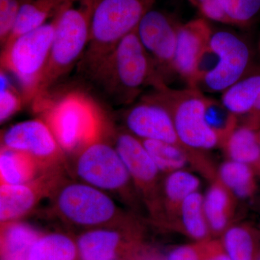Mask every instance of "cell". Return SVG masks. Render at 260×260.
<instances>
[{"label":"cell","instance_id":"cell-1","mask_svg":"<svg viewBox=\"0 0 260 260\" xmlns=\"http://www.w3.org/2000/svg\"><path fill=\"white\" fill-rule=\"evenodd\" d=\"M103 95L117 104H132L145 86H161L151 59L140 42L136 29L88 72Z\"/></svg>","mask_w":260,"mask_h":260},{"label":"cell","instance_id":"cell-2","mask_svg":"<svg viewBox=\"0 0 260 260\" xmlns=\"http://www.w3.org/2000/svg\"><path fill=\"white\" fill-rule=\"evenodd\" d=\"M95 0H70L59 10L49 60L35 99L41 100L79 64L88 47Z\"/></svg>","mask_w":260,"mask_h":260},{"label":"cell","instance_id":"cell-3","mask_svg":"<svg viewBox=\"0 0 260 260\" xmlns=\"http://www.w3.org/2000/svg\"><path fill=\"white\" fill-rule=\"evenodd\" d=\"M155 0H95L90 39L79 63L87 73L138 27Z\"/></svg>","mask_w":260,"mask_h":260},{"label":"cell","instance_id":"cell-4","mask_svg":"<svg viewBox=\"0 0 260 260\" xmlns=\"http://www.w3.org/2000/svg\"><path fill=\"white\" fill-rule=\"evenodd\" d=\"M250 62V49L240 37L227 30L213 32L189 88L223 93L249 73Z\"/></svg>","mask_w":260,"mask_h":260},{"label":"cell","instance_id":"cell-5","mask_svg":"<svg viewBox=\"0 0 260 260\" xmlns=\"http://www.w3.org/2000/svg\"><path fill=\"white\" fill-rule=\"evenodd\" d=\"M59 12L44 25L12 39L3 47L2 69L14 75L25 99L29 100L36 97L47 68Z\"/></svg>","mask_w":260,"mask_h":260},{"label":"cell","instance_id":"cell-6","mask_svg":"<svg viewBox=\"0 0 260 260\" xmlns=\"http://www.w3.org/2000/svg\"><path fill=\"white\" fill-rule=\"evenodd\" d=\"M44 121L66 153L80 152L100 138V117L83 94L69 93L48 106Z\"/></svg>","mask_w":260,"mask_h":260},{"label":"cell","instance_id":"cell-7","mask_svg":"<svg viewBox=\"0 0 260 260\" xmlns=\"http://www.w3.org/2000/svg\"><path fill=\"white\" fill-rule=\"evenodd\" d=\"M54 208L61 218L78 226L104 228L132 221L105 191L84 182L56 188Z\"/></svg>","mask_w":260,"mask_h":260},{"label":"cell","instance_id":"cell-8","mask_svg":"<svg viewBox=\"0 0 260 260\" xmlns=\"http://www.w3.org/2000/svg\"><path fill=\"white\" fill-rule=\"evenodd\" d=\"M167 104L181 145L203 153L220 145V138L205 119L206 96L193 88L173 90L167 85L156 88Z\"/></svg>","mask_w":260,"mask_h":260},{"label":"cell","instance_id":"cell-9","mask_svg":"<svg viewBox=\"0 0 260 260\" xmlns=\"http://www.w3.org/2000/svg\"><path fill=\"white\" fill-rule=\"evenodd\" d=\"M84 183L105 192L132 193L133 180L114 145L100 139L80 150L75 167Z\"/></svg>","mask_w":260,"mask_h":260},{"label":"cell","instance_id":"cell-10","mask_svg":"<svg viewBox=\"0 0 260 260\" xmlns=\"http://www.w3.org/2000/svg\"><path fill=\"white\" fill-rule=\"evenodd\" d=\"M2 146L22 152L44 169L56 167L64 159V150L45 121L29 119L16 123L2 135Z\"/></svg>","mask_w":260,"mask_h":260},{"label":"cell","instance_id":"cell-11","mask_svg":"<svg viewBox=\"0 0 260 260\" xmlns=\"http://www.w3.org/2000/svg\"><path fill=\"white\" fill-rule=\"evenodd\" d=\"M125 166L137 190L139 191L150 210L157 214L160 206V172L141 140L127 131L116 136L113 145Z\"/></svg>","mask_w":260,"mask_h":260},{"label":"cell","instance_id":"cell-12","mask_svg":"<svg viewBox=\"0 0 260 260\" xmlns=\"http://www.w3.org/2000/svg\"><path fill=\"white\" fill-rule=\"evenodd\" d=\"M179 25L170 17L156 10L144 15L136 28L142 45L151 59L160 83L174 72V59Z\"/></svg>","mask_w":260,"mask_h":260},{"label":"cell","instance_id":"cell-13","mask_svg":"<svg viewBox=\"0 0 260 260\" xmlns=\"http://www.w3.org/2000/svg\"><path fill=\"white\" fill-rule=\"evenodd\" d=\"M126 131L141 140H158L181 145L167 104L155 91L143 97L126 113Z\"/></svg>","mask_w":260,"mask_h":260},{"label":"cell","instance_id":"cell-14","mask_svg":"<svg viewBox=\"0 0 260 260\" xmlns=\"http://www.w3.org/2000/svg\"><path fill=\"white\" fill-rule=\"evenodd\" d=\"M60 184L55 172L49 171L26 184L0 186V221L1 224L17 221L26 215Z\"/></svg>","mask_w":260,"mask_h":260},{"label":"cell","instance_id":"cell-15","mask_svg":"<svg viewBox=\"0 0 260 260\" xmlns=\"http://www.w3.org/2000/svg\"><path fill=\"white\" fill-rule=\"evenodd\" d=\"M213 30L204 18L190 20L179 25L174 59V72L186 81L192 83L197 67L211 37Z\"/></svg>","mask_w":260,"mask_h":260},{"label":"cell","instance_id":"cell-16","mask_svg":"<svg viewBox=\"0 0 260 260\" xmlns=\"http://www.w3.org/2000/svg\"><path fill=\"white\" fill-rule=\"evenodd\" d=\"M220 102L238 119L260 129V71L244 75L222 93Z\"/></svg>","mask_w":260,"mask_h":260},{"label":"cell","instance_id":"cell-17","mask_svg":"<svg viewBox=\"0 0 260 260\" xmlns=\"http://www.w3.org/2000/svg\"><path fill=\"white\" fill-rule=\"evenodd\" d=\"M221 146L229 160L249 166L260 176L259 129L246 123L238 124Z\"/></svg>","mask_w":260,"mask_h":260},{"label":"cell","instance_id":"cell-18","mask_svg":"<svg viewBox=\"0 0 260 260\" xmlns=\"http://www.w3.org/2000/svg\"><path fill=\"white\" fill-rule=\"evenodd\" d=\"M121 243L120 231L112 227L96 228L83 233L78 239V255L82 260L114 259Z\"/></svg>","mask_w":260,"mask_h":260},{"label":"cell","instance_id":"cell-19","mask_svg":"<svg viewBox=\"0 0 260 260\" xmlns=\"http://www.w3.org/2000/svg\"><path fill=\"white\" fill-rule=\"evenodd\" d=\"M160 173H170L186 169L189 164L203 162L202 154L186 148L184 145L158 141L142 140Z\"/></svg>","mask_w":260,"mask_h":260},{"label":"cell","instance_id":"cell-20","mask_svg":"<svg viewBox=\"0 0 260 260\" xmlns=\"http://www.w3.org/2000/svg\"><path fill=\"white\" fill-rule=\"evenodd\" d=\"M205 18L218 23L246 25L260 11V0H210L199 9Z\"/></svg>","mask_w":260,"mask_h":260},{"label":"cell","instance_id":"cell-21","mask_svg":"<svg viewBox=\"0 0 260 260\" xmlns=\"http://www.w3.org/2000/svg\"><path fill=\"white\" fill-rule=\"evenodd\" d=\"M235 198L218 180L214 181L204 195L203 205L210 232L224 233L231 226L235 211Z\"/></svg>","mask_w":260,"mask_h":260},{"label":"cell","instance_id":"cell-22","mask_svg":"<svg viewBox=\"0 0 260 260\" xmlns=\"http://www.w3.org/2000/svg\"><path fill=\"white\" fill-rule=\"evenodd\" d=\"M200 185V178L186 169L167 174L160 191L164 198L161 203H164L171 221L176 218L179 221L181 203L189 195L199 191Z\"/></svg>","mask_w":260,"mask_h":260},{"label":"cell","instance_id":"cell-23","mask_svg":"<svg viewBox=\"0 0 260 260\" xmlns=\"http://www.w3.org/2000/svg\"><path fill=\"white\" fill-rule=\"evenodd\" d=\"M44 169L27 154L2 146L0 151L1 184L18 185L30 182L39 177Z\"/></svg>","mask_w":260,"mask_h":260},{"label":"cell","instance_id":"cell-24","mask_svg":"<svg viewBox=\"0 0 260 260\" xmlns=\"http://www.w3.org/2000/svg\"><path fill=\"white\" fill-rule=\"evenodd\" d=\"M69 1L21 0L18 18L8 42L44 25L50 19L54 18L61 8Z\"/></svg>","mask_w":260,"mask_h":260},{"label":"cell","instance_id":"cell-25","mask_svg":"<svg viewBox=\"0 0 260 260\" xmlns=\"http://www.w3.org/2000/svg\"><path fill=\"white\" fill-rule=\"evenodd\" d=\"M39 237L40 234L34 228L18 220L2 224L3 260H28L30 249Z\"/></svg>","mask_w":260,"mask_h":260},{"label":"cell","instance_id":"cell-26","mask_svg":"<svg viewBox=\"0 0 260 260\" xmlns=\"http://www.w3.org/2000/svg\"><path fill=\"white\" fill-rule=\"evenodd\" d=\"M256 175L249 166L228 159L219 167L217 180L229 189L236 199L246 200L256 191Z\"/></svg>","mask_w":260,"mask_h":260},{"label":"cell","instance_id":"cell-27","mask_svg":"<svg viewBox=\"0 0 260 260\" xmlns=\"http://www.w3.org/2000/svg\"><path fill=\"white\" fill-rule=\"evenodd\" d=\"M78 254L77 244L68 236L54 233L38 238L28 260H75Z\"/></svg>","mask_w":260,"mask_h":260},{"label":"cell","instance_id":"cell-28","mask_svg":"<svg viewBox=\"0 0 260 260\" xmlns=\"http://www.w3.org/2000/svg\"><path fill=\"white\" fill-rule=\"evenodd\" d=\"M204 195L199 191L187 197L181 203L179 221L184 232L197 241L208 239L210 230L205 216Z\"/></svg>","mask_w":260,"mask_h":260},{"label":"cell","instance_id":"cell-29","mask_svg":"<svg viewBox=\"0 0 260 260\" xmlns=\"http://www.w3.org/2000/svg\"><path fill=\"white\" fill-rule=\"evenodd\" d=\"M223 247L232 260H256L255 240L247 225H231L223 233Z\"/></svg>","mask_w":260,"mask_h":260},{"label":"cell","instance_id":"cell-30","mask_svg":"<svg viewBox=\"0 0 260 260\" xmlns=\"http://www.w3.org/2000/svg\"><path fill=\"white\" fill-rule=\"evenodd\" d=\"M205 114L207 124L218 135L222 145L239 124V119L220 101L211 98L206 97Z\"/></svg>","mask_w":260,"mask_h":260},{"label":"cell","instance_id":"cell-31","mask_svg":"<svg viewBox=\"0 0 260 260\" xmlns=\"http://www.w3.org/2000/svg\"><path fill=\"white\" fill-rule=\"evenodd\" d=\"M22 98L8 76V73L1 69L0 73V121L5 122L20 110Z\"/></svg>","mask_w":260,"mask_h":260},{"label":"cell","instance_id":"cell-32","mask_svg":"<svg viewBox=\"0 0 260 260\" xmlns=\"http://www.w3.org/2000/svg\"><path fill=\"white\" fill-rule=\"evenodd\" d=\"M21 0H0V42L2 47L11 36L18 18Z\"/></svg>","mask_w":260,"mask_h":260},{"label":"cell","instance_id":"cell-33","mask_svg":"<svg viewBox=\"0 0 260 260\" xmlns=\"http://www.w3.org/2000/svg\"><path fill=\"white\" fill-rule=\"evenodd\" d=\"M167 260H203L199 249L192 246H180L169 252Z\"/></svg>","mask_w":260,"mask_h":260},{"label":"cell","instance_id":"cell-34","mask_svg":"<svg viewBox=\"0 0 260 260\" xmlns=\"http://www.w3.org/2000/svg\"><path fill=\"white\" fill-rule=\"evenodd\" d=\"M203 250L201 252L203 260H232L223 249H221L217 246H208L205 247Z\"/></svg>","mask_w":260,"mask_h":260},{"label":"cell","instance_id":"cell-35","mask_svg":"<svg viewBox=\"0 0 260 260\" xmlns=\"http://www.w3.org/2000/svg\"><path fill=\"white\" fill-rule=\"evenodd\" d=\"M189 1L190 2L191 4L194 5L198 9H200L202 6L208 3L210 0H189Z\"/></svg>","mask_w":260,"mask_h":260},{"label":"cell","instance_id":"cell-36","mask_svg":"<svg viewBox=\"0 0 260 260\" xmlns=\"http://www.w3.org/2000/svg\"><path fill=\"white\" fill-rule=\"evenodd\" d=\"M256 260H260V254L259 255L257 256V257H256Z\"/></svg>","mask_w":260,"mask_h":260},{"label":"cell","instance_id":"cell-37","mask_svg":"<svg viewBox=\"0 0 260 260\" xmlns=\"http://www.w3.org/2000/svg\"><path fill=\"white\" fill-rule=\"evenodd\" d=\"M107 260H116L115 259H107Z\"/></svg>","mask_w":260,"mask_h":260},{"label":"cell","instance_id":"cell-38","mask_svg":"<svg viewBox=\"0 0 260 260\" xmlns=\"http://www.w3.org/2000/svg\"><path fill=\"white\" fill-rule=\"evenodd\" d=\"M259 139H260V129H259Z\"/></svg>","mask_w":260,"mask_h":260}]
</instances>
